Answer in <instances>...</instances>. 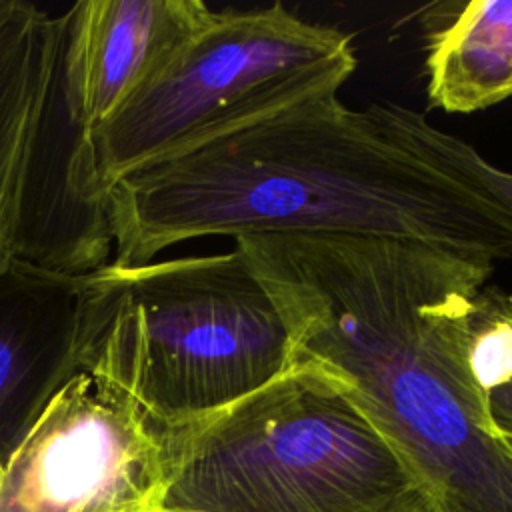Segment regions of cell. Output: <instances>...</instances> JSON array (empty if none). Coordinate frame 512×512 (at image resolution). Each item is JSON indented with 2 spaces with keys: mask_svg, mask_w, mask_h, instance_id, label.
<instances>
[{
  "mask_svg": "<svg viewBox=\"0 0 512 512\" xmlns=\"http://www.w3.org/2000/svg\"><path fill=\"white\" fill-rule=\"evenodd\" d=\"M202 0H88L56 16L54 66L90 132L144 90L210 20Z\"/></svg>",
  "mask_w": 512,
  "mask_h": 512,
  "instance_id": "52a82bcc",
  "label": "cell"
},
{
  "mask_svg": "<svg viewBox=\"0 0 512 512\" xmlns=\"http://www.w3.org/2000/svg\"><path fill=\"white\" fill-rule=\"evenodd\" d=\"M234 240L274 296L294 360L346 380L436 512H512V450L478 370L494 262L378 236Z\"/></svg>",
  "mask_w": 512,
  "mask_h": 512,
  "instance_id": "6da1fadb",
  "label": "cell"
},
{
  "mask_svg": "<svg viewBox=\"0 0 512 512\" xmlns=\"http://www.w3.org/2000/svg\"><path fill=\"white\" fill-rule=\"evenodd\" d=\"M428 24L426 94L444 112H478L512 96V0L444 4Z\"/></svg>",
  "mask_w": 512,
  "mask_h": 512,
  "instance_id": "30bf717a",
  "label": "cell"
},
{
  "mask_svg": "<svg viewBox=\"0 0 512 512\" xmlns=\"http://www.w3.org/2000/svg\"><path fill=\"white\" fill-rule=\"evenodd\" d=\"M56 38V16L32 2L0 0V266L14 258L26 162Z\"/></svg>",
  "mask_w": 512,
  "mask_h": 512,
  "instance_id": "9c48e42d",
  "label": "cell"
},
{
  "mask_svg": "<svg viewBox=\"0 0 512 512\" xmlns=\"http://www.w3.org/2000/svg\"><path fill=\"white\" fill-rule=\"evenodd\" d=\"M160 512H164V510H160Z\"/></svg>",
  "mask_w": 512,
  "mask_h": 512,
  "instance_id": "9a60e30c",
  "label": "cell"
},
{
  "mask_svg": "<svg viewBox=\"0 0 512 512\" xmlns=\"http://www.w3.org/2000/svg\"><path fill=\"white\" fill-rule=\"evenodd\" d=\"M162 496V424L88 372L0 460V512H160Z\"/></svg>",
  "mask_w": 512,
  "mask_h": 512,
  "instance_id": "8992f818",
  "label": "cell"
},
{
  "mask_svg": "<svg viewBox=\"0 0 512 512\" xmlns=\"http://www.w3.org/2000/svg\"><path fill=\"white\" fill-rule=\"evenodd\" d=\"M82 302L84 274L0 266V460L80 372Z\"/></svg>",
  "mask_w": 512,
  "mask_h": 512,
  "instance_id": "ba28073f",
  "label": "cell"
},
{
  "mask_svg": "<svg viewBox=\"0 0 512 512\" xmlns=\"http://www.w3.org/2000/svg\"><path fill=\"white\" fill-rule=\"evenodd\" d=\"M356 64L346 32L302 20L282 4L212 12L144 90L84 136L76 196L106 216L104 196L124 174L338 94Z\"/></svg>",
  "mask_w": 512,
  "mask_h": 512,
  "instance_id": "5b68a950",
  "label": "cell"
},
{
  "mask_svg": "<svg viewBox=\"0 0 512 512\" xmlns=\"http://www.w3.org/2000/svg\"><path fill=\"white\" fill-rule=\"evenodd\" d=\"M164 512H436L318 360L206 418L162 426Z\"/></svg>",
  "mask_w": 512,
  "mask_h": 512,
  "instance_id": "277c9868",
  "label": "cell"
},
{
  "mask_svg": "<svg viewBox=\"0 0 512 512\" xmlns=\"http://www.w3.org/2000/svg\"><path fill=\"white\" fill-rule=\"evenodd\" d=\"M478 370L488 394L490 418L512 440V320L506 302H494L478 344Z\"/></svg>",
  "mask_w": 512,
  "mask_h": 512,
  "instance_id": "7c38bea8",
  "label": "cell"
},
{
  "mask_svg": "<svg viewBox=\"0 0 512 512\" xmlns=\"http://www.w3.org/2000/svg\"><path fill=\"white\" fill-rule=\"evenodd\" d=\"M294 364L288 324L236 246L84 274L80 372L162 426L220 412Z\"/></svg>",
  "mask_w": 512,
  "mask_h": 512,
  "instance_id": "3957f363",
  "label": "cell"
},
{
  "mask_svg": "<svg viewBox=\"0 0 512 512\" xmlns=\"http://www.w3.org/2000/svg\"><path fill=\"white\" fill-rule=\"evenodd\" d=\"M116 266L184 240L312 232L512 258V216L380 132L336 94L144 164L104 196Z\"/></svg>",
  "mask_w": 512,
  "mask_h": 512,
  "instance_id": "7a4b0ae2",
  "label": "cell"
},
{
  "mask_svg": "<svg viewBox=\"0 0 512 512\" xmlns=\"http://www.w3.org/2000/svg\"><path fill=\"white\" fill-rule=\"evenodd\" d=\"M504 302H506V310H508V316H510V320H512V294H510V296H506V298H504Z\"/></svg>",
  "mask_w": 512,
  "mask_h": 512,
  "instance_id": "4fadbf2b",
  "label": "cell"
},
{
  "mask_svg": "<svg viewBox=\"0 0 512 512\" xmlns=\"http://www.w3.org/2000/svg\"><path fill=\"white\" fill-rule=\"evenodd\" d=\"M364 112L380 132L512 216V174L486 160L472 144L396 102H372Z\"/></svg>",
  "mask_w": 512,
  "mask_h": 512,
  "instance_id": "8fae6325",
  "label": "cell"
},
{
  "mask_svg": "<svg viewBox=\"0 0 512 512\" xmlns=\"http://www.w3.org/2000/svg\"><path fill=\"white\" fill-rule=\"evenodd\" d=\"M504 440L508 442V446H510V450H512V440H510V438H504Z\"/></svg>",
  "mask_w": 512,
  "mask_h": 512,
  "instance_id": "5bb4252c",
  "label": "cell"
}]
</instances>
